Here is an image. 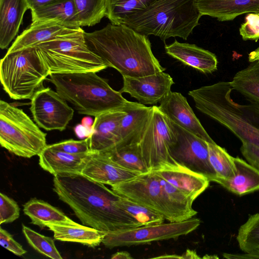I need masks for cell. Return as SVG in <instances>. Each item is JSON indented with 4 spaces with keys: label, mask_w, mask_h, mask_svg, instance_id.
Returning <instances> with one entry per match:
<instances>
[{
    "label": "cell",
    "mask_w": 259,
    "mask_h": 259,
    "mask_svg": "<svg viewBox=\"0 0 259 259\" xmlns=\"http://www.w3.org/2000/svg\"><path fill=\"white\" fill-rule=\"evenodd\" d=\"M53 190L84 225L104 233L141 226L118 206V195L81 173L54 176Z\"/></svg>",
    "instance_id": "obj_1"
},
{
    "label": "cell",
    "mask_w": 259,
    "mask_h": 259,
    "mask_svg": "<svg viewBox=\"0 0 259 259\" xmlns=\"http://www.w3.org/2000/svg\"><path fill=\"white\" fill-rule=\"evenodd\" d=\"M90 49L122 76L139 77L165 71L154 55L147 36L123 25L107 24L85 32Z\"/></svg>",
    "instance_id": "obj_2"
},
{
    "label": "cell",
    "mask_w": 259,
    "mask_h": 259,
    "mask_svg": "<svg viewBox=\"0 0 259 259\" xmlns=\"http://www.w3.org/2000/svg\"><path fill=\"white\" fill-rule=\"evenodd\" d=\"M230 82L220 81L190 91L188 95L201 112L222 124L241 142L259 147V106L232 100Z\"/></svg>",
    "instance_id": "obj_3"
},
{
    "label": "cell",
    "mask_w": 259,
    "mask_h": 259,
    "mask_svg": "<svg viewBox=\"0 0 259 259\" xmlns=\"http://www.w3.org/2000/svg\"><path fill=\"white\" fill-rule=\"evenodd\" d=\"M111 190L154 210L169 222L185 221L197 213L192 207L193 199L153 170L111 186Z\"/></svg>",
    "instance_id": "obj_4"
},
{
    "label": "cell",
    "mask_w": 259,
    "mask_h": 259,
    "mask_svg": "<svg viewBox=\"0 0 259 259\" xmlns=\"http://www.w3.org/2000/svg\"><path fill=\"white\" fill-rule=\"evenodd\" d=\"M201 16L196 0H157L127 17L122 24L164 41L171 37L187 40Z\"/></svg>",
    "instance_id": "obj_5"
},
{
    "label": "cell",
    "mask_w": 259,
    "mask_h": 259,
    "mask_svg": "<svg viewBox=\"0 0 259 259\" xmlns=\"http://www.w3.org/2000/svg\"><path fill=\"white\" fill-rule=\"evenodd\" d=\"M97 73H51L49 80L60 96L72 105L79 114L95 117L106 112L123 109L128 101Z\"/></svg>",
    "instance_id": "obj_6"
},
{
    "label": "cell",
    "mask_w": 259,
    "mask_h": 259,
    "mask_svg": "<svg viewBox=\"0 0 259 259\" xmlns=\"http://www.w3.org/2000/svg\"><path fill=\"white\" fill-rule=\"evenodd\" d=\"M51 73L100 72L107 64L89 47L81 28L60 34L36 47Z\"/></svg>",
    "instance_id": "obj_7"
},
{
    "label": "cell",
    "mask_w": 259,
    "mask_h": 259,
    "mask_svg": "<svg viewBox=\"0 0 259 259\" xmlns=\"http://www.w3.org/2000/svg\"><path fill=\"white\" fill-rule=\"evenodd\" d=\"M50 74L36 47L6 53L1 60V84L14 100L31 99Z\"/></svg>",
    "instance_id": "obj_8"
},
{
    "label": "cell",
    "mask_w": 259,
    "mask_h": 259,
    "mask_svg": "<svg viewBox=\"0 0 259 259\" xmlns=\"http://www.w3.org/2000/svg\"><path fill=\"white\" fill-rule=\"evenodd\" d=\"M46 133L22 109L0 101V144L24 158L39 155L47 146Z\"/></svg>",
    "instance_id": "obj_9"
},
{
    "label": "cell",
    "mask_w": 259,
    "mask_h": 259,
    "mask_svg": "<svg viewBox=\"0 0 259 259\" xmlns=\"http://www.w3.org/2000/svg\"><path fill=\"white\" fill-rule=\"evenodd\" d=\"M198 218L167 223L142 226L114 232L105 233L102 243L107 248L130 246L154 241L177 239L186 235L200 225Z\"/></svg>",
    "instance_id": "obj_10"
},
{
    "label": "cell",
    "mask_w": 259,
    "mask_h": 259,
    "mask_svg": "<svg viewBox=\"0 0 259 259\" xmlns=\"http://www.w3.org/2000/svg\"><path fill=\"white\" fill-rule=\"evenodd\" d=\"M175 140L171 121L158 106H153L150 119L138 143L149 170L164 164L176 162L169 153V148Z\"/></svg>",
    "instance_id": "obj_11"
},
{
    "label": "cell",
    "mask_w": 259,
    "mask_h": 259,
    "mask_svg": "<svg viewBox=\"0 0 259 259\" xmlns=\"http://www.w3.org/2000/svg\"><path fill=\"white\" fill-rule=\"evenodd\" d=\"M171 122L175 135V140L169 148L171 158L177 163L206 177L210 182H214L217 176L209 161L207 142Z\"/></svg>",
    "instance_id": "obj_12"
},
{
    "label": "cell",
    "mask_w": 259,
    "mask_h": 259,
    "mask_svg": "<svg viewBox=\"0 0 259 259\" xmlns=\"http://www.w3.org/2000/svg\"><path fill=\"white\" fill-rule=\"evenodd\" d=\"M30 100V110L33 120L46 131H63L73 118V108L50 88L40 89Z\"/></svg>",
    "instance_id": "obj_13"
},
{
    "label": "cell",
    "mask_w": 259,
    "mask_h": 259,
    "mask_svg": "<svg viewBox=\"0 0 259 259\" xmlns=\"http://www.w3.org/2000/svg\"><path fill=\"white\" fill-rule=\"evenodd\" d=\"M122 78L123 86L119 91L128 93L143 105L161 103L171 93L174 84L172 78L164 71L139 77Z\"/></svg>",
    "instance_id": "obj_14"
},
{
    "label": "cell",
    "mask_w": 259,
    "mask_h": 259,
    "mask_svg": "<svg viewBox=\"0 0 259 259\" xmlns=\"http://www.w3.org/2000/svg\"><path fill=\"white\" fill-rule=\"evenodd\" d=\"M81 174L96 182L113 186L129 180L140 173L122 167L105 152H91Z\"/></svg>",
    "instance_id": "obj_15"
},
{
    "label": "cell",
    "mask_w": 259,
    "mask_h": 259,
    "mask_svg": "<svg viewBox=\"0 0 259 259\" xmlns=\"http://www.w3.org/2000/svg\"><path fill=\"white\" fill-rule=\"evenodd\" d=\"M172 122L208 143H214L207 134L187 99L180 93L171 92L158 106Z\"/></svg>",
    "instance_id": "obj_16"
},
{
    "label": "cell",
    "mask_w": 259,
    "mask_h": 259,
    "mask_svg": "<svg viewBox=\"0 0 259 259\" xmlns=\"http://www.w3.org/2000/svg\"><path fill=\"white\" fill-rule=\"evenodd\" d=\"M125 113L123 108L106 112L95 117L90 134L87 137L91 151H106L119 144V126Z\"/></svg>",
    "instance_id": "obj_17"
},
{
    "label": "cell",
    "mask_w": 259,
    "mask_h": 259,
    "mask_svg": "<svg viewBox=\"0 0 259 259\" xmlns=\"http://www.w3.org/2000/svg\"><path fill=\"white\" fill-rule=\"evenodd\" d=\"M151 170L194 200L207 188L210 182L203 175L177 162L164 164Z\"/></svg>",
    "instance_id": "obj_18"
},
{
    "label": "cell",
    "mask_w": 259,
    "mask_h": 259,
    "mask_svg": "<svg viewBox=\"0 0 259 259\" xmlns=\"http://www.w3.org/2000/svg\"><path fill=\"white\" fill-rule=\"evenodd\" d=\"M164 49L168 55L203 73H211L217 70L218 61L215 55L194 44L176 40L165 45Z\"/></svg>",
    "instance_id": "obj_19"
},
{
    "label": "cell",
    "mask_w": 259,
    "mask_h": 259,
    "mask_svg": "<svg viewBox=\"0 0 259 259\" xmlns=\"http://www.w3.org/2000/svg\"><path fill=\"white\" fill-rule=\"evenodd\" d=\"M123 110L125 113L120 124L117 146L139 143L150 119L152 106L128 101Z\"/></svg>",
    "instance_id": "obj_20"
},
{
    "label": "cell",
    "mask_w": 259,
    "mask_h": 259,
    "mask_svg": "<svg viewBox=\"0 0 259 259\" xmlns=\"http://www.w3.org/2000/svg\"><path fill=\"white\" fill-rule=\"evenodd\" d=\"M201 16L220 21L233 20L245 13H259V0H196Z\"/></svg>",
    "instance_id": "obj_21"
},
{
    "label": "cell",
    "mask_w": 259,
    "mask_h": 259,
    "mask_svg": "<svg viewBox=\"0 0 259 259\" xmlns=\"http://www.w3.org/2000/svg\"><path fill=\"white\" fill-rule=\"evenodd\" d=\"M73 29L53 21H32L30 25L16 37L7 53L36 47L41 43Z\"/></svg>",
    "instance_id": "obj_22"
},
{
    "label": "cell",
    "mask_w": 259,
    "mask_h": 259,
    "mask_svg": "<svg viewBox=\"0 0 259 259\" xmlns=\"http://www.w3.org/2000/svg\"><path fill=\"white\" fill-rule=\"evenodd\" d=\"M27 0H0V48L5 49L17 34L25 12Z\"/></svg>",
    "instance_id": "obj_23"
},
{
    "label": "cell",
    "mask_w": 259,
    "mask_h": 259,
    "mask_svg": "<svg viewBox=\"0 0 259 259\" xmlns=\"http://www.w3.org/2000/svg\"><path fill=\"white\" fill-rule=\"evenodd\" d=\"M91 152L72 154L52 149L47 145L38 155L39 164L43 169L54 176L65 172L81 173Z\"/></svg>",
    "instance_id": "obj_24"
},
{
    "label": "cell",
    "mask_w": 259,
    "mask_h": 259,
    "mask_svg": "<svg viewBox=\"0 0 259 259\" xmlns=\"http://www.w3.org/2000/svg\"><path fill=\"white\" fill-rule=\"evenodd\" d=\"M233 160L235 176L229 179L217 178L214 182L239 196L259 190V170L238 157H234Z\"/></svg>",
    "instance_id": "obj_25"
},
{
    "label": "cell",
    "mask_w": 259,
    "mask_h": 259,
    "mask_svg": "<svg viewBox=\"0 0 259 259\" xmlns=\"http://www.w3.org/2000/svg\"><path fill=\"white\" fill-rule=\"evenodd\" d=\"M31 15L32 21H53L70 28L81 27L74 0H59L31 11Z\"/></svg>",
    "instance_id": "obj_26"
},
{
    "label": "cell",
    "mask_w": 259,
    "mask_h": 259,
    "mask_svg": "<svg viewBox=\"0 0 259 259\" xmlns=\"http://www.w3.org/2000/svg\"><path fill=\"white\" fill-rule=\"evenodd\" d=\"M56 240L79 243L95 247L102 243L105 233L91 227L77 225L48 224Z\"/></svg>",
    "instance_id": "obj_27"
},
{
    "label": "cell",
    "mask_w": 259,
    "mask_h": 259,
    "mask_svg": "<svg viewBox=\"0 0 259 259\" xmlns=\"http://www.w3.org/2000/svg\"><path fill=\"white\" fill-rule=\"evenodd\" d=\"M23 212L32 224L42 228L48 224L77 225L63 211L40 199L32 198L23 205Z\"/></svg>",
    "instance_id": "obj_28"
},
{
    "label": "cell",
    "mask_w": 259,
    "mask_h": 259,
    "mask_svg": "<svg viewBox=\"0 0 259 259\" xmlns=\"http://www.w3.org/2000/svg\"><path fill=\"white\" fill-rule=\"evenodd\" d=\"M230 84L233 90L240 93L251 103L259 106V60L250 62L238 71Z\"/></svg>",
    "instance_id": "obj_29"
},
{
    "label": "cell",
    "mask_w": 259,
    "mask_h": 259,
    "mask_svg": "<svg viewBox=\"0 0 259 259\" xmlns=\"http://www.w3.org/2000/svg\"><path fill=\"white\" fill-rule=\"evenodd\" d=\"M104 152L124 168L140 174L149 171L143 159L138 143L116 146Z\"/></svg>",
    "instance_id": "obj_30"
},
{
    "label": "cell",
    "mask_w": 259,
    "mask_h": 259,
    "mask_svg": "<svg viewBox=\"0 0 259 259\" xmlns=\"http://www.w3.org/2000/svg\"><path fill=\"white\" fill-rule=\"evenodd\" d=\"M157 0H106V17L113 24H122L130 16L145 9Z\"/></svg>",
    "instance_id": "obj_31"
},
{
    "label": "cell",
    "mask_w": 259,
    "mask_h": 259,
    "mask_svg": "<svg viewBox=\"0 0 259 259\" xmlns=\"http://www.w3.org/2000/svg\"><path fill=\"white\" fill-rule=\"evenodd\" d=\"M236 240L243 253L259 252V212L250 215L240 226Z\"/></svg>",
    "instance_id": "obj_32"
},
{
    "label": "cell",
    "mask_w": 259,
    "mask_h": 259,
    "mask_svg": "<svg viewBox=\"0 0 259 259\" xmlns=\"http://www.w3.org/2000/svg\"><path fill=\"white\" fill-rule=\"evenodd\" d=\"M207 145L209 161L217 178L224 179L233 178L236 172L234 157L215 142H207Z\"/></svg>",
    "instance_id": "obj_33"
},
{
    "label": "cell",
    "mask_w": 259,
    "mask_h": 259,
    "mask_svg": "<svg viewBox=\"0 0 259 259\" xmlns=\"http://www.w3.org/2000/svg\"><path fill=\"white\" fill-rule=\"evenodd\" d=\"M118 206L131 214L141 226L162 223L164 218L154 210L128 198L118 195Z\"/></svg>",
    "instance_id": "obj_34"
},
{
    "label": "cell",
    "mask_w": 259,
    "mask_h": 259,
    "mask_svg": "<svg viewBox=\"0 0 259 259\" xmlns=\"http://www.w3.org/2000/svg\"><path fill=\"white\" fill-rule=\"evenodd\" d=\"M81 26H92L106 16V0H74Z\"/></svg>",
    "instance_id": "obj_35"
},
{
    "label": "cell",
    "mask_w": 259,
    "mask_h": 259,
    "mask_svg": "<svg viewBox=\"0 0 259 259\" xmlns=\"http://www.w3.org/2000/svg\"><path fill=\"white\" fill-rule=\"evenodd\" d=\"M22 232L29 244L36 251L53 259H62L51 237L40 234L22 224Z\"/></svg>",
    "instance_id": "obj_36"
},
{
    "label": "cell",
    "mask_w": 259,
    "mask_h": 259,
    "mask_svg": "<svg viewBox=\"0 0 259 259\" xmlns=\"http://www.w3.org/2000/svg\"><path fill=\"white\" fill-rule=\"evenodd\" d=\"M20 208L17 203L6 194L0 193V223H10L20 215Z\"/></svg>",
    "instance_id": "obj_37"
},
{
    "label": "cell",
    "mask_w": 259,
    "mask_h": 259,
    "mask_svg": "<svg viewBox=\"0 0 259 259\" xmlns=\"http://www.w3.org/2000/svg\"><path fill=\"white\" fill-rule=\"evenodd\" d=\"M50 148L72 154H88L90 150L88 138L81 140L73 139L48 145Z\"/></svg>",
    "instance_id": "obj_38"
},
{
    "label": "cell",
    "mask_w": 259,
    "mask_h": 259,
    "mask_svg": "<svg viewBox=\"0 0 259 259\" xmlns=\"http://www.w3.org/2000/svg\"><path fill=\"white\" fill-rule=\"evenodd\" d=\"M239 33L244 40L257 41L259 39V13H248L239 28Z\"/></svg>",
    "instance_id": "obj_39"
},
{
    "label": "cell",
    "mask_w": 259,
    "mask_h": 259,
    "mask_svg": "<svg viewBox=\"0 0 259 259\" xmlns=\"http://www.w3.org/2000/svg\"><path fill=\"white\" fill-rule=\"evenodd\" d=\"M0 244L18 256H21L26 252L22 245L15 241L12 236L2 227L0 228Z\"/></svg>",
    "instance_id": "obj_40"
},
{
    "label": "cell",
    "mask_w": 259,
    "mask_h": 259,
    "mask_svg": "<svg viewBox=\"0 0 259 259\" xmlns=\"http://www.w3.org/2000/svg\"><path fill=\"white\" fill-rule=\"evenodd\" d=\"M240 151L247 162L259 170V147L243 142Z\"/></svg>",
    "instance_id": "obj_41"
},
{
    "label": "cell",
    "mask_w": 259,
    "mask_h": 259,
    "mask_svg": "<svg viewBox=\"0 0 259 259\" xmlns=\"http://www.w3.org/2000/svg\"><path fill=\"white\" fill-rule=\"evenodd\" d=\"M58 1L59 0H27V2L29 10L32 11L50 5Z\"/></svg>",
    "instance_id": "obj_42"
},
{
    "label": "cell",
    "mask_w": 259,
    "mask_h": 259,
    "mask_svg": "<svg viewBox=\"0 0 259 259\" xmlns=\"http://www.w3.org/2000/svg\"><path fill=\"white\" fill-rule=\"evenodd\" d=\"M223 257L228 259H242V258H249L254 259L259 258V252H253L249 253H243L242 254H233L224 253L223 254Z\"/></svg>",
    "instance_id": "obj_43"
},
{
    "label": "cell",
    "mask_w": 259,
    "mask_h": 259,
    "mask_svg": "<svg viewBox=\"0 0 259 259\" xmlns=\"http://www.w3.org/2000/svg\"><path fill=\"white\" fill-rule=\"evenodd\" d=\"M111 258L112 259H132L133 257L127 251H118L113 254Z\"/></svg>",
    "instance_id": "obj_44"
},
{
    "label": "cell",
    "mask_w": 259,
    "mask_h": 259,
    "mask_svg": "<svg viewBox=\"0 0 259 259\" xmlns=\"http://www.w3.org/2000/svg\"><path fill=\"white\" fill-rule=\"evenodd\" d=\"M182 258H201L196 253V251L187 249L183 254L181 255Z\"/></svg>",
    "instance_id": "obj_45"
},
{
    "label": "cell",
    "mask_w": 259,
    "mask_h": 259,
    "mask_svg": "<svg viewBox=\"0 0 259 259\" xmlns=\"http://www.w3.org/2000/svg\"><path fill=\"white\" fill-rule=\"evenodd\" d=\"M248 59L249 62L259 60V47L249 53Z\"/></svg>",
    "instance_id": "obj_46"
},
{
    "label": "cell",
    "mask_w": 259,
    "mask_h": 259,
    "mask_svg": "<svg viewBox=\"0 0 259 259\" xmlns=\"http://www.w3.org/2000/svg\"><path fill=\"white\" fill-rule=\"evenodd\" d=\"M154 258H182L181 255H165Z\"/></svg>",
    "instance_id": "obj_47"
}]
</instances>
